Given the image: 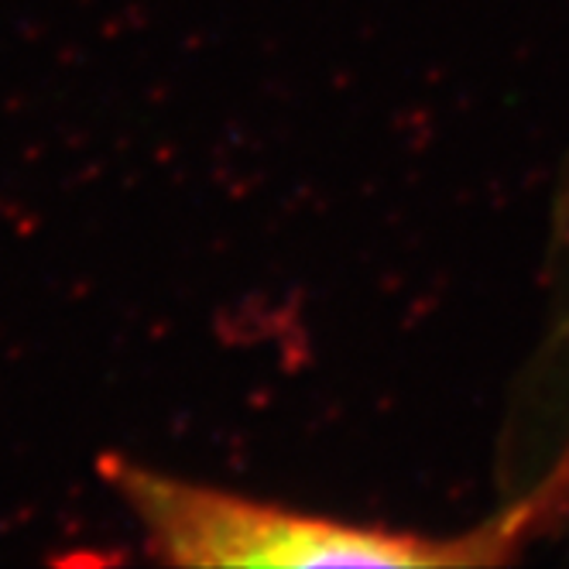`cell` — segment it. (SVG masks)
I'll list each match as a JSON object with an SVG mask.
<instances>
[{
  "label": "cell",
  "mask_w": 569,
  "mask_h": 569,
  "mask_svg": "<svg viewBox=\"0 0 569 569\" xmlns=\"http://www.w3.org/2000/svg\"><path fill=\"white\" fill-rule=\"evenodd\" d=\"M103 473L151 556L172 566H495L569 518V491L556 477H536L470 532L426 536L296 511L128 460H107Z\"/></svg>",
  "instance_id": "6da1fadb"
},
{
  "label": "cell",
  "mask_w": 569,
  "mask_h": 569,
  "mask_svg": "<svg viewBox=\"0 0 569 569\" xmlns=\"http://www.w3.org/2000/svg\"><path fill=\"white\" fill-rule=\"evenodd\" d=\"M559 453H566V457H569V439H566V442L559 446ZM559 453H556V457H559Z\"/></svg>",
  "instance_id": "7a4b0ae2"
}]
</instances>
